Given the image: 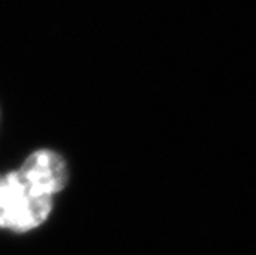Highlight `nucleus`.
Wrapping results in <instances>:
<instances>
[{
  "mask_svg": "<svg viewBox=\"0 0 256 255\" xmlns=\"http://www.w3.org/2000/svg\"><path fill=\"white\" fill-rule=\"evenodd\" d=\"M68 177L64 157L48 148L34 151L20 167L0 174V229L26 234L45 224Z\"/></svg>",
  "mask_w": 256,
  "mask_h": 255,
  "instance_id": "obj_1",
  "label": "nucleus"
}]
</instances>
